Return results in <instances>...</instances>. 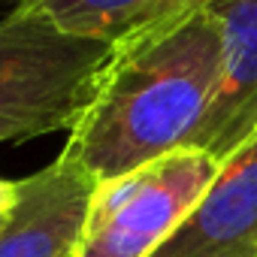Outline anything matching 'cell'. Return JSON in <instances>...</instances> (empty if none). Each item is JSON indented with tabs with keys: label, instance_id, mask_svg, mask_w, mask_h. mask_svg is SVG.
<instances>
[{
	"label": "cell",
	"instance_id": "6da1fadb",
	"mask_svg": "<svg viewBox=\"0 0 257 257\" xmlns=\"http://www.w3.org/2000/svg\"><path fill=\"white\" fill-rule=\"evenodd\" d=\"M221 25L209 7L167 13L112 43L64 146L97 185L188 149L215 94Z\"/></svg>",
	"mask_w": 257,
	"mask_h": 257
},
{
	"label": "cell",
	"instance_id": "7a4b0ae2",
	"mask_svg": "<svg viewBox=\"0 0 257 257\" xmlns=\"http://www.w3.org/2000/svg\"><path fill=\"white\" fill-rule=\"evenodd\" d=\"M112 46L13 7L0 19V143L73 131Z\"/></svg>",
	"mask_w": 257,
	"mask_h": 257
},
{
	"label": "cell",
	"instance_id": "3957f363",
	"mask_svg": "<svg viewBox=\"0 0 257 257\" xmlns=\"http://www.w3.org/2000/svg\"><path fill=\"white\" fill-rule=\"evenodd\" d=\"M218 170L212 155L188 146L97 185L73 257H152L194 212Z\"/></svg>",
	"mask_w": 257,
	"mask_h": 257
},
{
	"label": "cell",
	"instance_id": "277c9868",
	"mask_svg": "<svg viewBox=\"0 0 257 257\" xmlns=\"http://www.w3.org/2000/svg\"><path fill=\"white\" fill-rule=\"evenodd\" d=\"M209 10L221 25V67L188 146L224 164L257 140V0H215Z\"/></svg>",
	"mask_w": 257,
	"mask_h": 257
},
{
	"label": "cell",
	"instance_id": "5b68a950",
	"mask_svg": "<svg viewBox=\"0 0 257 257\" xmlns=\"http://www.w3.org/2000/svg\"><path fill=\"white\" fill-rule=\"evenodd\" d=\"M16 188V206L0 227V257H73L97 182L58 155Z\"/></svg>",
	"mask_w": 257,
	"mask_h": 257
},
{
	"label": "cell",
	"instance_id": "8992f818",
	"mask_svg": "<svg viewBox=\"0 0 257 257\" xmlns=\"http://www.w3.org/2000/svg\"><path fill=\"white\" fill-rule=\"evenodd\" d=\"M152 257H257V140L221 164L203 200Z\"/></svg>",
	"mask_w": 257,
	"mask_h": 257
},
{
	"label": "cell",
	"instance_id": "52a82bcc",
	"mask_svg": "<svg viewBox=\"0 0 257 257\" xmlns=\"http://www.w3.org/2000/svg\"><path fill=\"white\" fill-rule=\"evenodd\" d=\"M19 7L49 16L58 28L76 37L112 46L137 28L167 16L176 0H22Z\"/></svg>",
	"mask_w": 257,
	"mask_h": 257
},
{
	"label": "cell",
	"instance_id": "ba28073f",
	"mask_svg": "<svg viewBox=\"0 0 257 257\" xmlns=\"http://www.w3.org/2000/svg\"><path fill=\"white\" fill-rule=\"evenodd\" d=\"M16 197H19V188H16V182L0 179V218H4V215H10V209L16 206Z\"/></svg>",
	"mask_w": 257,
	"mask_h": 257
},
{
	"label": "cell",
	"instance_id": "9c48e42d",
	"mask_svg": "<svg viewBox=\"0 0 257 257\" xmlns=\"http://www.w3.org/2000/svg\"><path fill=\"white\" fill-rule=\"evenodd\" d=\"M209 4H215V0H176V7L170 13H176V10H197V7H209Z\"/></svg>",
	"mask_w": 257,
	"mask_h": 257
},
{
	"label": "cell",
	"instance_id": "30bf717a",
	"mask_svg": "<svg viewBox=\"0 0 257 257\" xmlns=\"http://www.w3.org/2000/svg\"><path fill=\"white\" fill-rule=\"evenodd\" d=\"M0 4H13V7H19V4H22V0H0Z\"/></svg>",
	"mask_w": 257,
	"mask_h": 257
},
{
	"label": "cell",
	"instance_id": "8fae6325",
	"mask_svg": "<svg viewBox=\"0 0 257 257\" xmlns=\"http://www.w3.org/2000/svg\"><path fill=\"white\" fill-rule=\"evenodd\" d=\"M4 218H7V215H4ZM4 218H0V227H4Z\"/></svg>",
	"mask_w": 257,
	"mask_h": 257
}]
</instances>
